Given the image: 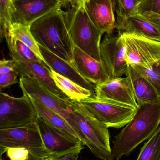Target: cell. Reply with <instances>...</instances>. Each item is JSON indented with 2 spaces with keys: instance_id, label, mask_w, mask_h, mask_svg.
Listing matches in <instances>:
<instances>
[{
  "instance_id": "obj_32",
  "label": "cell",
  "mask_w": 160,
  "mask_h": 160,
  "mask_svg": "<svg viewBox=\"0 0 160 160\" xmlns=\"http://www.w3.org/2000/svg\"><path fill=\"white\" fill-rule=\"evenodd\" d=\"M16 64L13 60L3 59L0 61V76L16 71Z\"/></svg>"
},
{
  "instance_id": "obj_4",
  "label": "cell",
  "mask_w": 160,
  "mask_h": 160,
  "mask_svg": "<svg viewBox=\"0 0 160 160\" xmlns=\"http://www.w3.org/2000/svg\"><path fill=\"white\" fill-rule=\"evenodd\" d=\"M76 133L96 158L115 160L110 144L109 128L94 118L77 101L71 100Z\"/></svg>"
},
{
  "instance_id": "obj_37",
  "label": "cell",
  "mask_w": 160,
  "mask_h": 160,
  "mask_svg": "<svg viewBox=\"0 0 160 160\" xmlns=\"http://www.w3.org/2000/svg\"><path fill=\"white\" fill-rule=\"evenodd\" d=\"M143 0H136V1H137V3H138V5L140 4V3L141 2H142V1Z\"/></svg>"
},
{
  "instance_id": "obj_26",
  "label": "cell",
  "mask_w": 160,
  "mask_h": 160,
  "mask_svg": "<svg viewBox=\"0 0 160 160\" xmlns=\"http://www.w3.org/2000/svg\"><path fill=\"white\" fill-rule=\"evenodd\" d=\"M131 66L154 86L160 97V61L149 69L136 66Z\"/></svg>"
},
{
  "instance_id": "obj_36",
  "label": "cell",
  "mask_w": 160,
  "mask_h": 160,
  "mask_svg": "<svg viewBox=\"0 0 160 160\" xmlns=\"http://www.w3.org/2000/svg\"><path fill=\"white\" fill-rule=\"evenodd\" d=\"M42 160H53V158H47L44 159Z\"/></svg>"
},
{
  "instance_id": "obj_1",
  "label": "cell",
  "mask_w": 160,
  "mask_h": 160,
  "mask_svg": "<svg viewBox=\"0 0 160 160\" xmlns=\"http://www.w3.org/2000/svg\"><path fill=\"white\" fill-rule=\"evenodd\" d=\"M160 125V98L138 104L132 120L115 137L112 153L116 159L129 156L140 144L155 133Z\"/></svg>"
},
{
  "instance_id": "obj_33",
  "label": "cell",
  "mask_w": 160,
  "mask_h": 160,
  "mask_svg": "<svg viewBox=\"0 0 160 160\" xmlns=\"http://www.w3.org/2000/svg\"><path fill=\"white\" fill-rule=\"evenodd\" d=\"M82 150V149H78L60 157L52 158L53 160H77Z\"/></svg>"
},
{
  "instance_id": "obj_22",
  "label": "cell",
  "mask_w": 160,
  "mask_h": 160,
  "mask_svg": "<svg viewBox=\"0 0 160 160\" xmlns=\"http://www.w3.org/2000/svg\"><path fill=\"white\" fill-rule=\"evenodd\" d=\"M8 36L19 40L25 44L47 66V63L40 52L38 44L31 32L30 26H26L20 23H13L9 29Z\"/></svg>"
},
{
  "instance_id": "obj_23",
  "label": "cell",
  "mask_w": 160,
  "mask_h": 160,
  "mask_svg": "<svg viewBox=\"0 0 160 160\" xmlns=\"http://www.w3.org/2000/svg\"><path fill=\"white\" fill-rule=\"evenodd\" d=\"M11 59L15 62H42L33 51L19 40L9 36L5 38Z\"/></svg>"
},
{
  "instance_id": "obj_9",
  "label": "cell",
  "mask_w": 160,
  "mask_h": 160,
  "mask_svg": "<svg viewBox=\"0 0 160 160\" xmlns=\"http://www.w3.org/2000/svg\"><path fill=\"white\" fill-rule=\"evenodd\" d=\"M120 36L125 44L128 65L149 69L160 61V41L134 35Z\"/></svg>"
},
{
  "instance_id": "obj_28",
  "label": "cell",
  "mask_w": 160,
  "mask_h": 160,
  "mask_svg": "<svg viewBox=\"0 0 160 160\" xmlns=\"http://www.w3.org/2000/svg\"><path fill=\"white\" fill-rule=\"evenodd\" d=\"M6 153L9 160H38L32 152L24 147L8 148L1 154Z\"/></svg>"
},
{
  "instance_id": "obj_18",
  "label": "cell",
  "mask_w": 160,
  "mask_h": 160,
  "mask_svg": "<svg viewBox=\"0 0 160 160\" xmlns=\"http://www.w3.org/2000/svg\"><path fill=\"white\" fill-rule=\"evenodd\" d=\"M119 36L134 35L160 41V34L149 22L139 14H134L126 18L117 21Z\"/></svg>"
},
{
  "instance_id": "obj_2",
  "label": "cell",
  "mask_w": 160,
  "mask_h": 160,
  "mask_svg": "<svg viewBox=\"0 0 160 160\" xmlns=\"http://www.w3.org/2000/svg\"><path fill=\"white\" fill-rule=\"evenodd\" d=\"M64 14L62 7L58 8L34 22L30 25V30L39 45L74 67V44L69 33Z\"/></svg>"
},
{
  "instance_id": "obj_17",
  "label": "cell",
  "mask_w": 160,
  "mask_h": 160,
  "mask_svg": "<svg viewBox=\"0 0 160 160\" xmlns=\"http://www.w3.org/2000/svg\"><path fill=\"white\" fill-rule=\"evenodd\" d=\"M39 46L47 66L50 69L95 94V85L84 78L73 66L49 50L39 45Z\"/></svg>"
},
{
  "instance_id": "obj_24",
  "label": "cell",
  "mask_w": 160,
  "mask_h": 160,
  "mask_svg": "<svg viewBox=\"0 0 160 160\" xmlns=\"http://www.w3.org/2000/svg\"><path fill=\"white\" fill-rule=\"evenodd\" d=\"M15 8L12 0H0V32L1 41L8 35L13 23Z\"/></svg>"
},
{
  "instance_id": "obj_19",
  "label": "cell",
  "mask_w": 160,
  "mask_h": 160,
  "mask_svg": "<svg viewBox=\"0 0 160 160\" xmlns=\"http://www.w3.org/2000/svg\"><path fill=\"white\" fill-rule=\"evenodd\" d=\"M128 75L131 79L138 104L153 102L160 98L159 95L154 86L146 79L140 75L131 66L129 65L127 76Z\"/></svg>"
},
{
  "instance_id": "obj_5",
  "label": "cell",
  "mask_w": 160,
  "mask_h": 160,
  "mask_svg": "<svg viewBox=\"0 0 160 160\" xmlns=\"http://www.w3.org/2000/svg\"><path fill=\"white\" fill-rule=\"evenodd\" d=\"M10 147L27 148L38 160L51 157L43 143L36 122L19 128L0 129V154Z\"/></svg>"
},
{
  "instance_id": "obj_21",
  "label": "cell",
  "mask_w": 160,
  "mask_h": 160,
  "mask_svg": "<svg viewBox=\"0 0 160 160\" xmlns=\"http://www.w3.org/2000/svg\"><path fill=\"white\" fill-rule=\"evenodd\" d=\"M31 99L38 116L42 118L51 126L60 130L67 135L75 139L80 140L71 126L61 116L45 107L38 102L32 98Z\"/></svg>"
},
{
  "instance_id": "obj_39",
  "label": "cell",
  "mask_w": 160,
  "mask_h": 160,
  "mask_svg": "<svg viewBox=\"0 0 160 160\" xmlns=\"http://www.w3.org/2000/svg\"><path fill=\"white\" fill-rule=\"evenodd\" d=\"M12 1H14V0H12Z\"/></svg>"
},
{
  "instance_id": "obj_25",
  "label": "cell",
  "mask_w": 160,
  "mask_h": 160,
  "mask_svg": "<svg viewBox=\"0 0 160 160\" xmlns=\"http://www.w3.org/2000/svg\"><path fill=\"white\" fill-rule=\"evenodd\" d=\"M137 160H160V126L145 143Z\"/></svg>"
},
{
  "instance_id": "obj_16",
  "label": "cell",
  "mask_w": 160,
  "mask_h": 160,
  "mask_svg": "<svg viewBox=\"0 0 160 160\" xmlns=\"http://www.w3.org/2000/svg\"><path fill=\"white\" fill-rule=\"evenodd\" d=\"M74 66L84 78L95 85L105 82L110 80L101 62L77 48L73 47Z\"/></svg>"
},
{
  "instance_id": "obj_20",
  "label": "cell",
  "mask_w": 160,
  "mask_h": 160,
  "mask_svg": "<svg viewBox=\"0 0 160 160\" xmlns=\"http://www.w3.org/2000/svg\"><path fill=\"white\" fill-rule=\"evenodd\" d=\"M51 72L52 77L56 86L70 100L80 101L89 98H95V94L90 90L82 87L73 81L59 75L54 71L51 70Z\"/></svg>"
},
{
  "instance_id": "obj_10",
  "label": "cell",
  "mask_w": 160,
  "mask_h": 160,
  "mask_svg": "<svg viewBox=\"0 0 160 160\" xmlns=\"http://www.w3.org/2000/svg\"><path fill=\"white\" fill-rule=\"evenodd\" d=\"M101 63L110 80L127 75L129 65L126 61V48L121 36L106 34L101 43Z\"/></svg>"
},
{
  "instance_id": "obj_12",
  "label": "cell",
  "mask_w": 160,
  "mask_h": 160,
  "mask_svg": "<svg viewBox=\"0 0 160 160\" xmlns=\"http://www.w3.org/2000/svg\"><path fill=\"white\" fill-rule=\"evenodd\" d=\"M96 98L137 108L138 103L129 76L96 85Z\"/></svg>"
},
{
  "instance_id": "obj_31",
  "label": "cell",
  "mask_w": 160,
  "mask_h": 160,
  "mask_svg": "<svg viewBox=\"0 0 160 160\" xmlns=\"http://www.w3.org/2000/svg\"><path fill=\"white\" fill-rule=\"evenodd\" d=\"M140 15L151 23L158 30L160 34V14L150 11H147Z\"/></svg>"
},
{
  "instance_id": "obj_38",
  "label": "cell",
  "mask_w": 160,
  "mask_h": 160,
  "mask_svg": "<svg viewBox=\"0 0 160 160\" xmlns=\"http://www.w3.org/2000/svg\"><path fill=\"white\" fill-rule=\"evenodd\" d=\"M1 160H2V158H1Z\"/></svg>"
},
{
  "instance_id": "obj_27",
  "label": "cell",
  "mask_w": 160,
  "mask_h": 160,
  "mask_svg": "<svg viewBox=\"0 0 160 160\" xmlns=\"http://www.w3.org/2000/svg\"><path fill=\"white\" fill-rule=\"evenodd\" d=\"M137 6L136 0H116L117 21L135 14Z\"/></svg>"
},
{
  "instance_id": "obj_35",
  "label": "cell",
  "mask_w": 160,
  "mask_h": 160,
  "mask_svg": "<svg viewBox=\"0 0 160 160\" xmlns=\"http://www.w3.org/2000/svg\"><path fill=\"white\" fill-rule=\"evenodd\" d=\"M58 1L60 2L62 7H65V5L66 1V0H58Z\"/></svg>"
},
{
  "instance_id": "obj_7",
  "label": "cell",
  "mask_w": 160,
  "mask_h": 160,
  "mask_svg": "<svg viewBox=\"0 0 160 160\" xmlns=\"http://www.w3.org/2000/svg\"><path fill=\"white\" fill-rule=\"evenodd\" d=\"M19 86L23 94L28 95L31 98L58 114L68 123L76 133L77 128L71 100L61 98L36 81L27 77H20Z\"/></svg>"
},
{
  "instance_id": "obj_6",
  "label": "cell",
  "mask_w": 160,
  "mask_h": 160,
  "mask_svg": "<svg viewBox=\"0 0 160 160\" xmlns=\"http://www.w3.org/2000/svg\"><path fill=\"white\" fill-rule=\"evenodd\" d=\"M38 115L31 98L25 94L15 98L0 93V129L23 127L35 122Z\"/></svg>"
},
{
  "instance_id": "obj_30",
  "label": "cell",
  "mask_w": 160,
  "mask_h": 160,
  "mask_svg": "<svg viewBox=\"0 0 160 160\" xmlns=\"http://www.w3.org/2000/svg\"><path fill=\"white\" fill-rule=\"evenodd\" d=\"M18 76L16 71L0 76V88L1 89L17 83L18 82Z\"/></svg>"
},
{
  "instance_id": "obj_8",
  "label": "cell",
  "mask_w": 160,
  "mask_h": 160,
  "mask_svg": "<svg viewBox=\"0 0 160 160\" xmlns=\"http://www.w3.org/2000/svg\"><path fill=\"white\" fill-rule=\"evenodd\" d=\"M98 120L109 128L126 126L135 114L136 108L96 98L79 101Z\"/></svg>"
},
{
  "instance_id": "obj_29",
  "label": "cell",
  "mask_w": 160,
  "mask_h": 160,
  "mask_svg": "<svg viewBox=\"0 0 160 160\" xmlns=\"http://www.w3.org/2000/svg\"><path fill=\"white\" fill-rule=\"evenodd\" d=\"M147 11L160 14V0H143L137 7L135 14H141Z\"/></svg>"
},
{
  "instance_id": "obj_14",
  "label": "cell",
  "mask_w": 160,
  "mask_h": 160,
  "mask_svg": "<svg viewBox=\"0 0 160 160\" xmlns=\"http://www.w3.org/2000/svg\"><path fill=\"white\" fill-rule=\"evenodd\" d=\"M83 3L95 26L103 34H113L117 26L114 14L116 0H85Z\"/></svg>"
},
{
  "instance_id": "obj_13",
  "label": "cell",
  "mask_w": 160,
  "mask_h": 160,
  "mask_svg": "<svg viewBox=\"0 0 160 160\" xmlns=\"http://www.w3.org/2000/svg\"><path fill=\"white\" fill-rule=\"evenodd\" d=\"M13 23L30 26L34 22L59 7L58 0H14ZM12 23V24H13Z\"/></svg>"
},
{
  "instance_id": "obj_15",
  "label": "cell",
  "mask_w": 160,
  "mask_h": 160,
  "mask_svg": "<svg viewBox=\"0 0 160 160\" xmlns=\"http://www.w3.org/2000/svg\"><path fill=\"white\" fill-rule=\"evenodd\" d=\"M16 72L20 77L35 80L53 94L65 100H70L56 86L51 70L42 62H15Z\"/></svg>"
},
{
  "instance_id": "obj_3",
  "label": "cell",
  "mask_w": 160,
  "mask_h": 160,
  "mask_svg": "<svg viewBox=\"0 0 160 160\" xmlns=\"http://www.w3.org/2000/svg\"><path fill=\"white\" fill-rule=\"evenodd\" d=\"M65 11V21L73 44L77 48L101 62V40L102 35L92 22L84 6L83 2L68 4Z\"/></svg>"
},
{
  "instance_id": "obj_34",
  "label": "cell",
  "mask_w": 160,
  "mask_h": 160,
  "mask_svg": "<svg viewBox=\"0 0 160 160\" xmlns=\"http://www.w3.org/2000/svg\"><path fill=\"white\" fill-rule=\"evenodd\" d=\"M85 0H66V3L65 5V7L68 4L70 3L71 2H81V1H83L84 2Z\"/></svg>"
},
{
  "instance_id": "obj_11",
  "label": "cell",
  "mask_w": 160,
  "mask_h": 160,
  "mask_svg": "<svg viewBox=\"0 0 160 160\" xmlns=\"http://www.w3.org/2000/svg\"><path fill=\"white\" fill-rule=\"evenodd\" d=\"M43 143L54 158L80 149H84V145L79 139H75L56 128L51 126L38 116L36 121Z\"/></svg>"
}]
</instances>
